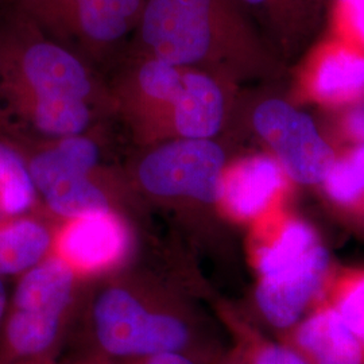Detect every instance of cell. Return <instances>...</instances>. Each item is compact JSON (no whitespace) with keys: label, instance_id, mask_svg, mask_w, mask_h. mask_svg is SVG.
I'll return each instance as SVG.
<instances>
[{"label":"cell","instance_id":"1","mask_svg":"<svg viewBox=\"0 0 364 364\" xmlns=\"http://www.w3.org/2000/svg\"><path fill=\"white\" fill-rule=\"evenodd\" d=\"M0 97L21 131L41 139L85 134L114 115L96 66L18 11L0 25Z\"/></svg>","mask_w":364,"mask_h":364},{"label":"cell","instance_id":"2","mask_svg":"<svg viewBox=\"0 0 364 364\" xmlns=\"http://www.w3.org/2000/svg\"><path fill=\"white\" fill-rule=\"evenodd\" d=\"M72 335L77 359L120 363L156 353L205 360L195 318L169 277L132 263L88 285Z\"/></svg>","mask_w":364,"mask_h":364},{"label":"cell","instance_id":"3","mask_svg":"<svg viewBox=\"0 0 364 364\" xmlns=\"http://www.w3.org/2000/svg\"><path fill=\"white\" fill-rule=\"evenodd\" d=\"M131 53L221 78L250 77L262 52L236 0H144Z\"/></svg>","mask_w":364,"mask_h":364},{"label":"cell","instance_id":"4","mask_svg":"<svg viewBox=\"0 0 364 364\" xmlns=\"http://www.w3.org/2000/svg\"><path fill=\"white\" fill-rule=\"evenodd\" d=\"M87 287L52 255L19 275L0 328V364L58 359Z\"/></svg>","mask_w":364,"mask_h":364},{"label":"cell","instance_id":"5","mask_svg":"<svg viewBox=\"0 0 364 364\" xmlns=\"http://www.w3.org/2000/svg\"><path fill=\"white\" fill-rule=\"evenodd\" d=\"M227 156L215 139H171L139 147L123 168L142 207L180 218L195 207L219 204Z\"/></svg>","mask_w":364,"mask_h":364},{"label":"cell","instance_id":"6","mask_svg":"<svg viewBox=\"0 0 364 364\" xmlns=\"http://www.w3.org/2000/svg\"><path fill=\"white\" fill-rule=\"evenodd\" d=\"M144 0H16V11L92 65L130 46Z\"/></svg>","mask_w":364,"mask_h":364},{"label":"cell","instance_id":"7","mask_svg":"<svg viewBox=\"0 0 364 364\" xmlns=\"http://www.w3.org/2000/svg\"><path fill=\"white\" fill-rule=\"evenodd\" d=\"M129 53L108 84L114 115L123 120L138 147L171 141L185 68Z\"/></svg>","mask_w":364,"mask_h":364},{"label":"cell","instance_id":"8","mask_svg":"<svg viewBox=\"0 0 364 364\" xmlns=\"http://www.w3.org/2000/svg\"><path fill=\"white\" fill-rule=\"evenodd\" d=\"M138 236L130 216L99 210L55 221L50 255L78 279L91 285L131 266Z\"/></svg>","mask_w":364,"mask_h":364},{"label":"cell","instance_id":"9","mask_svg":"<svg viewBox=\"0 0 364 364\" xmlns=\"http://www.w3.org/2000/svg\"><path fill=\"white\" fill-rule=\"evenodd\" d=\"M251 124L293 180L308 185L326 180L335 156L309 115L272 97L254 107Z\"/></svg>","mask_w":364,"mask_h":364},{"label":"cell","instance_id":"10","mask_svg":"<svg viewBox=\"0 0 364 364\" xmlns=\"http://www.w3.org/2000/svg\"><path fill=\"white\" fill-rule=\"evenodd\" d=\"M328 262L326 248L316 245L302 258L263 275L255 293L263 317L279 329L294 326L320 287Z\"/></svg>","mask_w":364,"mask_h":364},{"label":"cell","instance_id":"11","mask_svg":"<svg viewBox=\"0 0 364 364\" xmlns=\"http://www.w3.org/2000/svg\"><path fill=\"white\" fill-rule=\"evenodd\" d=\"M282 185V168L270 156L243 158L223 171L219 204L236 220L263 213Z\"/></svg>","mask_w":364,"mask_h":364},{"label":"cell","instance_id":"12","mask_svg":"<svg viewBox=\"0 0 364 364\" xmlns=\"http://www.w3.org/2000/svg\"><path fill=\"white\" fill-rule=\"evenodd\" d=\"M227 117L223 78L185 68L181 95L173 117V139H215Z\"/></svg>","mask_w":364,"mask_h":364},{"label":"cell","instance_id":"13","mask_svg":"<svg viewBox=\"0 0 364 364\" xmlns=\"http://www.w3.org/2000/svg\"><path fill=\"white\" fill-rule=\"evenodd\" d=\"M55 220L43 210L0 219V277L26 273L52 251Z\"/></svg>","mask_w":364,"mask_h":364},{"label":"cell","instance_id":"14","mask_svg":"<svg viewBox=\"0 0 364 364\" xmlns=\"http://www.w3.org/2000/svg\"><path fill=\"white\" fill-rule=\"evenodd\" d=\"M296 344L313 364H364L363 343L336 311L317 313L302 323Z\"/></svg>","mask_w":364,"mask_h":364},{"label":"cell","instance_id":"15","mask_svg":"<svg viewBox=\"0 0 364 364\" xmlns=\"http://www.w3.org/2000/svg\"><path fill=\"white\" fill-rule=\"evenodd\" d=\"M43 210L26 161L16 146L0 134V212L4 218Z\"/></svg>","mask_w":364,"mask_h":364},{"label":"cell","instance_id":"16","mask_svg":"<svg viewBox=\"0 0 364 364\" xmlns=\"http://www.w3.org/2000/svg\"><path fill=\"white\" fill-rule=\"evenodd\" d=\"M312 90L326 100H344L364 91V54L348 49L323 54L313 69Z\"/></svg>","mask_w":364,"mask_h":364},{"label":"cell","instance_id":"17","mask_svg":"<svg viewBox=\"0 0 364 364\" xmlns=\"http://www.w3.org/2000/svg\"><path fill=\"white\" fill-rule=\"evenodd\" d=\"M312 228L304 223H293L272 246L263 248L258 257L260 277L274 273L294 260L302 258L316 246Z\"/></svg>","mask_w":364,"mask_h":364},{"label":"cell","instance_id":"18","mask_svg":"<svg viewBox=\"0 0 364 364\" xmlns=\"http://www.w3.org/2000/svg\"><path fill=\"white\" fill-rule=\"evenodd\" d=\"M324 181L326 192L340 203H350L360 195L364 189L348 158L343 161H335Z\"/></svg>","mask_w":364,"mask_h":364},{"label":"cell","instance_id":"19","mask_svg":"<svg viewBox=\"0 0 364 364\" xmlns=\"http://www.w3.org/2000/svg\"><path fill=\"white\" fill-rule=\"evenodd\" d=\"M245 364H309L299 353L285 346L250 341Z\"/></svg>","mask_w":364,"mask_h":364},{"label":"cell","instance_id":"20","mask_svg":"<svg viewBox=\"0 0 364 364\" xmlns=\"http://www.w3.org/2000/svg\"><path fill=\"white\" fill-rule=\"evenodd\" d=\"M336 312L343 323L364 344V279L352 287Z\"/></svg>","mask_w":364,"mask_h":364},{"label":"cell","instance_id":"21","mask_svg":"<svg viewBox=\"0 0 364 364\" xmlns=\"http://www.w3.org/2000/svg\"><path fill=\"white\" fill-rule=\"evenodd\" d=\"M338 3L353 34L364 43V0H341Z\"/></svg>","mask_w":364,"mask_h":364},{"label":"cell","instance_id":"22","mask_svg":"<svg viewBox=\"0 0 364 364\" xmlns=\"http://www.w3.org/2000/svg\"><path fill=\"white\" fill-rule=\"evenodd\" d=\"M81 360H84V359H81ZM85 362H88L90 364H201L188 355L174 353V352L156 353L151 356H146V358L129 360V362H120V363H99V362H91V360H85Z\"/></svg>","mask_w":364,"mask_h":364},{"label":"cell","instance_id":"23","mask_svg":"<svg viewBox=\"0 0 364 364\" xmlns=\"http://www.w3.org/2000/svg\"><path fill=\"white\" fill-rule=\"evenodd\" d=\"M348 129L352 134L364 141V109H358L352 112L348 117Z\"/></svg>","mask_w":364,"mask_h":364},{"label":"cell","instance_id":"24","mask_svg":"<svg viewBox=\"0 0 364 364\" xmlns=\"http://www.w3.org/2000/svg\"><path fill=\"white\" fill-rule=\"evenodd\" d=\"M350 162L353 166V169L356 171L359 180L362 182V185L364 186V144L360 146L359 149H356L351 156H348Z\"/></svg>","mask_w":364,"mask_h":364},{"label":"cell","instance_id":"25","mask_svg":"<svg viewBox=\"0 0 364 364\" xmlns=\"http://www.w3.org/2000/svg\"><path fill=\"white\" fill-rule=\"evenodd\" d=\"M9 299H10V294H9L7 287H6V284H4V278L0 277V328H1V324H3L6 311H7Z\"/></svg>","mask_w":364,"mask_h":364},{"label":"cell","instance_id":"26","mask_svg":"<svg viewBox=\"0 0 364 364\" xmlns=\"http://www.w3.org/2000/svg\"><path fill=\"white\" fill-rule=\"evenodd\" d=\"M240 7H248V9H263L266 7L270 0H236Z\"/></svg>","mask_w":364,"mask_h":364},{"label":"cell","instance_id":"27","mask_svg":"<svg viewBox=\"0 0 364 364\" xmlns=\"http://www.w3.org/2000/svg\"><path fill=\"white\" fill-rule=\"evenodd\" d=\"M26 364H66L61 363L58 359H54V360H42V362H33V363H26ZM69 364H88L87 362H84V360H80V359H75L72 363Z\"/></svg>","mask_w":364,"mask_h":364},{"label":"cell","instance_id":"28","mask_svg":"<svg viewBox=\"0 0 364 364\" xmlns=\"http://www.w3.org/2000/svg\"><path fill=\"white\" fill-rule=\"evenodd\" d=\"M220 364H245L243 362H237V360H230V362H223Z\"/></svg>","mask_w":364,"mask_h":364},{"label":"cell","instance_id":"29","mask_svg":"<svg viewBox=\"0 0 364 364\" xmlns=\"http://www.w3.org/2000/svg\"><path fill=\"white\" fill-rule=\"evenodd\" d=\"M338 1H341V0H338Z\"/></svg>","mask_w":364,"mask_h":364}]
</instances>
